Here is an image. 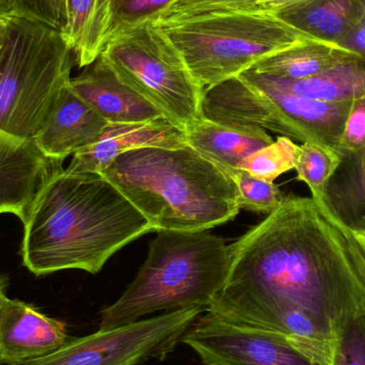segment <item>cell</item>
<instances>
[{
  "instance_id": "obj_3",
  "label": "cell",
  "mask_w": 365,
  "mask_h": 365,
  "mask_svg": "<svg viewBox=\"0 0 365 365\" xmlns=\"http://www.w3.org/2000/svg\"><path fill=\"white\" fill-rule=\"evenodd\" d=\"M98 173L147 218L151 231H206L240 210L231 175L188 145L125 152Z\"/></svg>"
},
{
  "instance_id": "obj_5",
  "label": "cell",
  "mask_w": 365,
  "mask_h": 365,
  "mask_svg": "<svg viewBox=\"0 0 365 365\" xmlns=\"http://www.w3.org/2000/svg\"><path fill=\"white\" fill-rule=\"evenodd\" d=\"M154 23L203 88L240 76L267 56L314 40L265 13H212Z\"/></svg>"
},
{
  "instance_id": "obj_12",
  "label": "cell",
  "mask_w": 365,
  "mask_h": 365,
  "mask_svg": "<svg viewBox=\"0 0 365 365\" xmlns=\"http://www.w3.org/2000/svg\"><path fill=\"white\" fill-rule=\"evenodd\" d=\"M108 124L68 81L56 96L34 140L47 158L64 160L98 143Z\"/></svg>"
},
{
  "instance_id": "obj_17",
  "label": "cell",
  "mask_w": 365,
  "mask_h": 365,
  "mask_svg": "<svg viewBox=\"0 0 365 365\" xmlns=\"http://www.w3.org/2000/svg\"><path fill=\"white\" fill-rule=\"evenodd\" d=\"M364 6L365 0H306L272 15L314 40L341 45Z\"/></svg>"
},
{
  "instance_id": "obj_24",
  "label": "cell",
  "mask_w": 365,
  "mask_h": 365,
  "mask_svg": "<svg viewBox=\"0 0 365 365\" xmlns=\"http://www.w3.org/2000/svg\"><path fill=\"white\" fill-rule=\"evenodd\" d=\"M330 365H365V295L339 319Z\"/></svg>"
},
{
  "instance_id": "obj_6",
  "label": "cell",
  "mask_w": 365,
  "mask_h": 365,
  "mask_svg": "<svg viewBox=\"0 0 365 365\" xmlns=\"http://www.w3.org/2000/svg\"><path fill=\"white\" fill-rule=\"evenodd\" d=\"M75 64L61 31L11 15L0 63V130L34 139Z\"/></svg>"
},
{
  "instance_id": "obj_14",
  "label": "cell",
  "mask_w": 365,
  "mask_h": 365,
  "mask_svg": "<svg viewBox=\"0 0 365 365\" xmlns=\"http://www.w3.org/2000/svg\"><path fill=\"white\" fill-rule=\"evenodd\" d=\"M72 89L109 124H130L165 118L164 113L126 85L102 55L78 76Z\"/></svg>"
},
{
  "instance_id": "obj_37",
  "label": "cell",
  "mask_w": 365,
  "mask_h": 365,
  "mask_svg": "<svg viewBox=\"0 0 365 365\" xmlns=\"http://www.w3.org/2000/svg\"></svg>"
},
{
  "instance_id": "obj_4",
  "label": "cell",
  "mask_w": 365,
  "mask_h": 365,
  "mask_svg": "<svg viewBox=\"0 0 365 365\" xmlns=\"http://www.w3.org/2000/svg\"><path fill=\"white\" fill-rule=\"evenodd\" d=\"M230 246L206 231H160L121 297L103 309L98 329H113L158 312L207 311L227 280Z\"/></svg>"
},
{
  "instance_id": "obj_9",
  "label": "cell",
  "mask_w": 365,
  "mask_h": 365,
  "mask_svg": "<svg viewBox=\"0 0 365 365\" xmlns=\"http://www.w3.org/2000/svg\"><path fill=\"white\" fill-rule=\"evenodd\" d=\"M204 309L163 313L113 329L70 339L55 353L21 365H143L165 359Z\"/></svg>"
},
{
  "instance_id": "obj_31",
  "label": "cell",
  "mask_w": 365,
  "mask_h": 365,
  "mask_svg": "<svg viewBox=\"0 0 365 365\" xmlns=\"http://www.w3.org/2000/svg\"><path fill=\"white\" fill-rule=\"evenodd\" d=\"M339 225H340L341 229H342V231L344 232L345 236H346L347 242H349V248H351L354 259H355L356 264H357V267L358 269H359L360 277H361L362 283H364L365 289V252L364 250H362L360 245L358 244L356 238L354 237L351 230L347 229L346 227L341 225L340 222H339Z\"/></svg>"
},
{
  "instance_id": "obj_34",
  "label": "cell",
  "mask_w": 365,
  "mask_h": 365,
  "mask_svg": "<svg viewBox=\"0 0 365 365\" xmlns=\"http://www.w3.org/2000/svg\"><path fill=\"white\" fill-rule=\"evenodd\" d=\"M12 14L10 0H0V19H8Z\"/></svg>"
},
{
  "instance_id": "obj_33",
  "label": "cell",
  "mask_w": 365,
  "mask_h": 365,
  "mask_svg": "<svg viewBox=\"0 0 365 365\" xmlns=\"http://www.w3.org/2000/svg\"><path fill=\"white\" fill-rule=\"evenodd\" d=\"M8 19H0V63H1L2 56H4L6 45V38H8Z\"/></svg>"
},
{
  "instance_id": "obj_15",
  "label": "cell",
  "mask_w": 365,
  "mask_h": 365,
  "mask_svg": "<svg viewBox=\"0 0 365 365\" xmlns=\"http://www.w3.org/2000/svg\"><path fill=\"white\" fill-rule=\"evenodd\" d=\"M187 145L185 132L168 119L108 124L100 140L73 155L68 170L98 173L118 156L143 148L175 149Z\"/></svg>"
},
{
  "instance_id": "obj_25",
  "label": "cell",
  "mask_w": 365,
  "mask_h": 365,
  "mask_svg": "<svg viewBox=\"0 0 365 365\" xmlns=\"http://www.w3.org/2000/svg\"><path fill=\"white\" fill-rule=\"evenodd\" d=\"M299 152L300 145L289 137L280 136L272 145L249 155L240 169L259 179L274 182L283 173L295 169Z\"/></svg>"
},
{
  "instance_id": "obj_30",
  "label": "cell",
  "mask_w": 365,
  "mask_h": 365,
  "mask_svg": "<svg viewBox=\"0 0 365 365\" xmlns=\"http://www.w3.org/2000/svg\"><path fill=\"white\" fill-rule=\"evenodd\" d=\"M342 46L351 49L365 58V6L361 17L349 36L341 43Z\"/></svg>"
},
{
  "instance_id": "obj_35",
  "label": "cell",
  "mask_w": 365,
  "mask_h": 365,
  "mask_svg": "<svg viewBox=\"0 0 365 365\" xmlns=\"http://www.w3.org/2000/svg\"><path fill=\"white\" fill-rule=\"evenodd\" d=\"M351 232L365 252V227H361V229L354 230V231L351 230Z\"/></svg>"
},
{
  "instance_id": "obj_8",
  "label": "cell",
  "mask_w": 365,
  "mask_h": 365,
  "mask_svg": "<svg viewBox=\"0 0 365 365\" xmlns=\"http://www.w3.org/2000/svg\"><path fill=\"white\" fill-rule=\"evenodd\" d=\"M118 76L182 130L203 117L202 87L181 53L154 21L113 36L101 53Z\"/></svg>"
},
{
  "instance_id": "obj_19",
  "label": "cell",
  "mask_w": 365,
  "mask_h": 365,
  "mask_svg": "<svg viewBox=\"0 0 365 365\" xmlns=\"http://www.w3.org/2000/svg\"><path fill=\"white\" fill-rule=\"evenodd\" d=\"M266 85L289 93L324 102L355 100L365 93V58L341 64L317 76L304 79H280L253 72Z\"/></svg>"
},
{
  "instance_id": "obj_26",
  "label": "cell",
  "mask_w": 365,
  "mask_h": 365,
  "mask_svg": "<svg viewBox=\"0 0 365 365\" xmlns=\"http://www.w3.org/2000/svg\"><path fill=\"white\" fill-rule=\"evenodd\" d=\"M227 173L237 187L240 208L269 215L282 204L285 195L274 182L259 179L242 169H234Z\"/></svg>"
},
{
  "instance_id": "obj_1",
  "label": "cell",
  "mask_w": 365,
  "mask_h": 365,
  "mask_svg": "<svg viewBox=\"0 0 365 365\" xmlns=\"http://www.w3.org/2000/svg\"><path fill=\"white\" fill-rule=\"evenodd\" d=\"M364 295L338 221L312 197L291 195L230 245L227 280L206 312L278 334L330 365L339 319Z\"/></svg>"
},
{
  "instance_id": "obj_7",
  "label": "cell",
  "mask_w": 365,
  "mask_h": 365,
  "mask_svg": "<svg viewBox=\"0 0 365 365\" xmlns=\"http://www.w3.org/2000/svg\"><path fill=\"white\" fill-rule=\"evenodd\" d=\"M351 105V101L324 102L274 89L246 71L205 88L202 111L212 121L259 126L339 152Z\"/></svg>"
},
{
  "instance_id": "obj_21",
  "label": "cell",
  "mask_w": 365,
  "mask_h": 365,
  "mask_svg": "<svg viewBox=\"0 0 365 365\" xmlns=\"http://www.w3.org/2000/svg\"><path fill=\"white\" fill-rule=\"evenodd\" d=\"M98 19L100 0H68V23L61 34L78 68H87L102 53Z\"/></svg>"
},
{
  "instance_id": "obj_11",
  "label": "cell",
  "mask_w": 365,
  "mask_h": 365,
  "mask_svg": "<svg viewBox=\"0 0 365 365\" xmlns=\"http://www.w3.org/2000/svg\"><path fill=\"white\" fill-rule=\"evenodd\" d=\"M63 322L31 304L11 299L0 285V365H21L46 357L70 340Z\"/></svg>"
},
{
  "instance_id": "obj_18",
  "label": "cell",
  "mask_w": 365,
  "mask_h": 365,
  "mask_svg": "<svg viewBox=\"0 0 365 365\" xmlns=\"http://www.w3.org/2000/svg\"><path fill=\"white\" fill-rule=\"evenodd\" d=\"M364 58L342 45L308 40L263 58L250 70L274 78L296 81L317 76L341 64Z\"/></svg>"
},
{
  "instance_id": "obj_22",
  "label": "cell",
  "mask_w": 365,
  "mask_h": 365,
  "mask_svg": "<svg viewBox=\"0 0 365 365\" xmlns=\"http://www.w3.org/2000/svg\"><path fill=\"white\" fill-rule=\"evenodd\" d=\"M175 0H100L98 32L102 53L123 30L155 21Z\"/></svg>"
},
{
  "instance_id": "obj_16",
  "label": "cell",
  "mask_w": 365,
  "mask_h": 365,
  "mask_svg": "<svg viewBox=\"0 0 365 365\" xmlns=\"http://www.w3.org/2000/svg\"><path fill=\"white\" fill-rule=\"evenodd\" d=\"M187 145L225 173L240 169L251 154L274 143L264 128L202 118L185 130Z\"/></svg>"
},
{
  "instance_id": "obj_2",
  "label": "cell",
  "mask_w": 365,
  "mask_h": 365,
  "mask_svg": "<svg viewBox=\"0 0 365 365\" xmlns=\"http://www.w3.org/2000/svg\"><path fill=\"white\" fill-rule=\"evenodd\" d=\"M21 255L36 276L98 274L120 249L151 231L149 221L102 175L60 167L29 206Z\"/></svg>"
},
{
  "instance_id": "obj_20",
  "label": "cell",
  "mask_w": 365,
  "mask_h": 365,
  "mask_svg": "<svg viewBox=\"0 0 365 365\" xmlns=\"http://www.w3.org/2000/svg\"><path fill=\"white\" fill-rule=\"evenodd\" d=\"M325 205L349 230L365 227V145L342 155L326 189Z\"/></svg>"
},
{
  "instance_id": "obj_13",
  "label": "cell",
  "mask_w": 365,
  "mask_h": 365,
  "mask_svg": "<svg viewBox=\"0 0 365 365\" xmlns=\"http://www.w3.org/2000/svg\"><path fill=\"white\" fill-rule=\"evenodd\" d=\"M62 164L45 156L34 139L0 130V214L23 221L41 187Z\"/></svg>"
},
{
  "instance_id": "obj_29",
  "label": "cell",
  "mask_w": 365,
  "mask_h": 365,
  "mask_svg": "<svg viewBox=\"0 0 365 365\" xmlns=\"http://www.w3.org/2000/svg\"><path fill=\"white\" fill-rule=\"evenodd\" d=\"M365 145V93L351 101L339 147L341 155L357 151Z\"/></svg>"
},
{
  "instance_id": "obj_36",
  "label": "cell",
  "mask_w": 365,
  "mask_h": 365,
  "mask_svg": "<svg viewBox=\"0 0 365 365\" xmlns=\"http://www.w3.org/2000/svg\"><path fill=\"white\" fill-rule=\"evenodd\" d=\"M4 284V281L1 280V278H0V285Z\"/></svg>"
},
{
  "instance_id": "obj_32",
  "label": "cell",
  "mask_w": 365,
  "mask_h": 365,
  "mask_svg": "<svg viewBox=\"0 0 365 365\" xmlns=\"http://www.w3.org/2000/svg\"><path fill=\"white\" fill-rule=\"evenodd\" d=\"M302 1H306V0H257L253 13L272 14V13L278 12V11Z\"/></svg>"
},
{
  "instance_id": "obj_28",
  "label": "cell",
  "mask_w": 365,
  "mask_h": 365,
  "mask_svg": "<svg viewBox=\"0 0 365 365\" xmlns=\"http://www.w3.org/2000/svg\"><path fill=\"white\" fill-rule=\"evenodd\" d=\"M12 14L63 31L68 23V0H10Z\"/></svg>"
},
{
  "instance_id": "obj_23",
  "label": "cell",
  "mask_w": 365,
  "mask_h": 365,
  "mask_svg": "<svg viewBox=\"0 0 365 365\" xmlns=\"http://www.w3.org/2000/svg\"><path fill=\"white\" fill-rule=\"evenodd\" d=\"M342 162V155L336 150L315 143L306 141L300 145L295 170L297 180L308 185L311 197L317 203L325 205L326 189L332 175Z\"/></svg>"
},
{
  "instance_id": "obj_27",
  "label": "cell",
  "mask_w": 365,
  "mask_h": 365,
  "mask_svg": "<svg viewBox=\"0 0 365 365\" xmlns=\"http://www.w3.org/2000/svg\"><path fill=\"white\" fill-rule=\"evenodd\" d=\"M257 0H175L155 21L222 12L253 13Z\"/></svg>"
},
{
  "instance_id": "obj_10",
  "label": "cell",
  "mask_w": 365,
  "mask_h": 365,
  "mask_svg": "<svg viewBox=\"0 0 365 365\" xmlns=\"http://www.w3.org/2000/svg\"><path fill=\"white\" fill-rule=\"evenodd\" d=\"M203 314V313H202ZM182 336L206 365H321L282 336L205 312Z\"/></svg>"
}]
</instances>
